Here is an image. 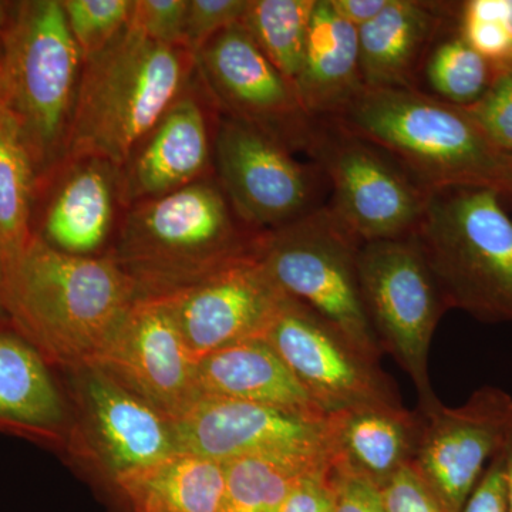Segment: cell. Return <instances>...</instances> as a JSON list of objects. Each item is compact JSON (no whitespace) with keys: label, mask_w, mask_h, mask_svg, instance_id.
<instances>
[{"label":"cell","mask_w":512,"mask_h":512,"mask_svg":"<svg viewBox=\"0 0 512 512\" xmlns=\"http://www.w3.org/2000/svg\"><path fill=\"white\" fill-rule=\"evenodd\" d=\"M113 258L64 254L33 235L5 271L3 308L45 359L92 365L143 298Z\"/></svg>","instance_id":"cell-1"},{"label":"cell","mask_w":512,"mask_h":512,"mask_svg":"<svg viewBox=\"0 0 512 512\" xmlns=\"http://www.w3.org/2000/svg\"><path fill=\"white\" fill-rule=\"evenodd\" d=\"M195 55L124 28L83 60L64 160L96 158L120 168L191 86Z\"/></svg>","instance_id":"cell-2"},{"label":"cell","mask_w":512,"mask_h":512,"mask_svg":"<svg viewBox=\"0 0 512 512\" xmlns=\"http://www.w3.org/2000/svg\"><path fill=\"white\" fill-rule=\"evenodd\" d=\"M335 120L426 190L483 187L510 194L511 154L495 146L464 107L416 87H363Z\"/></svg>","instance_id":"cell-3"},{"label":"cell","mask_w":512,"mask_h":512,"mask_svg":"<svg viewBox=\"0 0 512 512\" xmlns=\"http://www.w3.org/2000/svg\"><path fill=\"white\" fill-rule=\"evenodd\" d=\"M258 232L239 220L214 175L131 205L120 258L144 295H163L255 252Z\"/></svg>","instance_id":"cell-4"},{"label":"cell","mask_w":512,"mask_h":512,"mask_svg":"<svg viewBox=\"0 0 512 512\" xmlns=\"http://www.w3.org/2000/svg\"><path fill=\"white\" fill-rule=\"evenodd\" d=\"M501 195L483 187L430 191L413 234L447 308L487 323L512 322V221Z\"/></svg>","instance_id":"cell-5"},{"label":"cell","mask_w":512,"mask_h":512,"mask_svg":"<svg viewBox=\"0 0 512 512\" xmlns=\"http://www.w3.org/2000/svg\"><path fill=\"white\" fill-rule=\"evenodd\" d=\"M0 40L8 110L22 126L35 163L64 158L83 56L60 0L19 3Z\"/></svg>","instance_id":"cell-6"},{"label":"cell","mask_w":512,"mask_h":512,"mask_svg":"<svg viewBox=\"0 0 512 512\" xmlns=\"http://www.w3.org/2000/svg\"><path fill=\"white\" fill-rule=\"evenodd\" d=\"M360 245L329 207L261 232L256 255L289 298L318 313L363 355L379 363L380 348L360 288Z\"/></svg>","instance_id":"cell-7"},{"label":"cell","mask_w":512,"mask_h":512,"mask_svg":"<svg viewBox=\"0 0 512 512\" xmlns=\"http://www.w3.org/2000/svg\"><path fill=\"white\" fill-rule=\"evenodd\" d=\"M357 268L380 348L412 379L420 412L433 409L440 400L430 383V346L448 308L423 249L413 235L362 242Z\"/></svg>","instance_id":"cell-8"},{"label":"cell","mask_w":512,"mask_h":512,"mask_svg":"<svg viewBox=\"0 0 512 512\" xmlns=\"http://www.w3.org/2000/svg\"><path fill=\"white\" fill-rule=\"evenodd\" d=\"M309 156L332 185V205L359 241L406 238L419 227L430 191L335 119L316 120Z\"/></svg>","instance_id":"cell-9"},{"label":"cell","mask_w":512,"mask_h":512,"mask_svg":"<svg viewBox=\"0 0 512 512\" xmlns=\"http://www.w3.org/2000/svg\"><path fill=\"white\" fill-rule=\"evenodd\" d=\"M212 167L232 210L254 232L272 231L316 208L315 171L258 128L222 116Z\"/></svg>","instance_id":"cell-10"},{"label":"cell","mask_w":512,"mask_h":512,"mask_svg":"<svg viewBox=\"0 0 512 512\" xmlns=\"http://www.w3.org/2000/svg\"><path fill=\"white\" fill-rule=\"evenodd\" d=\"M325 413L402 404L379 363L328 320L286 295L262 338Z\"/></svg>","instance_id":"cell-11"},{"label":"cell","mask_w":512,"mask_h":512,"mask_svg":"<svg viewBox=\"0 0 512 512\" xmlns=\"http://www.w3.org/2000/svg\"><path fill=\"white\" fill-rule=\"evenodd\" d=\"M195 66L202 86L224 116L258 128L293 153H308L316 120L306 114L293 84L241 23L201 47L195 53Z\"/></svg>","instance_id":"cell-12"},{"label":"cell","mask_w":512,"mask_h":512,"mask_svg":"<svg viewBox=\"0 0 512 512\" xmlns=\"http://www.w3.org/2000/svg\"><path fill=\"white\" fill-rule=\"evenodd\" d=\"M157 296L198 360L235 343L262 338L286 293L255 251Z\"/></svg>","instance_id":"cell-13"},{"label":"cell","mask_w":512,"mask_h":512,"mask_svg":"<svg viewBox=\"0 0 512 512\" xmlns=\"http://www.w3.org/2000/svg\"><path fill=\"white\" fill-rule=\"evenodd\" d=\"M417 412L421 433L412 466L448 511L461 512L485 468L503 450L512 424V397L483 387L456 409L440 402Z\"/></svg>","instance_id":"cell-14"},{"label":"cell","mask_w":512,"mask_h":512,"mask_svg":"<svg viewBox=\"0 0 512 512\" xmlns=\"http://www.w3.org/2000/svg\"><path fill=\"white\" fill-rule=\"evenodd\" d=\"M89 367L106 373L170 419L198 399L197 359L161 296L138 299Z\"/></svg>","instance_id":"cell-15"},{"label":"cell","mask_w":512,"mask_h":512,"mask_svg":"<svg viewBox=\"0 0 512 512\" xmlns=\"http://www.w3.org/2000/svg\"><path fill=\"white\" fill-rule=\"evenodd\" d=\"M326 419L265 404L200 397L170 420L177 453L225 464L259 454L329 456Z\"/></svg>","instance_id":"cell-16"},{"label":"cell","mask_w":512,"mask_h":512,"mask_svg":"<svg viewBox=\"0 0 512 512\" xmlns=\"http://www.w3.org/2000/svg\"><path fill=\"white\" fill-rule=\"evenodd\" d=\"M210 131L204 103L190 86L120 168L121 202L161 197L214 174Z\"/></svg>","instance_id":"cell-17"},{"label":"cell","mask_w":512,"mask_h":512,"mask_svg":"<svg viewBox=\"0 0 512 512\" xmlns=\"http://www.w3.org/2000/svg\"><path fill=\"white\" fill-rule=\"evenodd\" d=\"M326 429L332 467L380 488L412 464L421 416L403 404H370L328 414Z\"/></svg>","instance_id":"cell-18"},{"label":"cell","mask_w":512,"mask_h":512,"mask_svg":"<svg viewBox=\"0 0 512 512\" xmlns=\"http://www.w3.org/2000/svg\"><path fill=\"white\" fill-rule=\"evenodd\" d=\"M84 396L113 478L177 453L170 417L94 367Z\"/></svg>","instance_id":"cell-19"},{"label":"cell","mask_w":512,"mask_h":512,"mask_svg":"<svg viewBox=\"0 0 512 512\" xmlns=\"http://www.w3.org/2000/svg\"><path fill=\"white\" fill-rule=\"evenodd\" d=\"M450 3L390 0L359 32L360 73L367 89L416 87L414 77L453 18Z\"/></svg>","instance_id":"cell-20"},{"label":"cell","mask_w":512,"mask_h":512,"mask_svg":"<svg viewBox=\"0 0 512 512\" xmlns=\"http://www.w3.org/2000/svg\"><path fill=\"white\" fill-rule=\"evenodd\" d=\"M198 399L238 400L326 419L315 403L264 339L235 343L197 360Z\"/></svg>","instance_id":"cell-21"},{"label":"cell","mask_w":512,"mask_h":512,"mask_svg":"<svg viewBox=\"0 0 512 512\" xmlns=\"http://www.w3.org/2000/svg\"><path fill=\"white\" fill-rule=\"evenodd\" d=\"M296 94L313 120L336 119L362 92L359 32L340 18L330 0H316Z\"/></svg>","instance_id":"cell-22"},{"label":"cell","mask_w":512,"mask_h":512,"mask_svg":"<svg viewBox=\"0 0 512 512\" xmlns=\"http://www.w3.org/2000/svg\"><path fill=\"white\" fill-rule=\"evenodd\" d=\"M50 202L43 241L64 254L90 256L103 247L121 201L119 168L107 161H72Z\"/></svg>","instance_id":"cell-23"},{"label":"cell","mask_w":512,"mask_h":512,"mask_svg":"<svg viewBox=\"0 0 512 512\" xmlns=\"http://www.w3.org/2000/svg\"><path fill=\"white\" fill-rule=\"evenodd\" d=\"M131 512H224L225 467L175 453L114 478Z\"/></svg>","instance_id":"cell-24"},{"label":"cell","mask_w":512,"mask_h":512,"mask_svg":"<svg viewBox=\"0 0 512 512\" xmlns=\"http://www.w3.org/2000/svg\"><path fill=\"white\" fill-rule=\"evenodd\" d=\"M63 417L62 399L45 357L19 333L0 330V424L47 433Z\"/></svg>","instance_id":"cell-25"},{"label":"cell","mask_w":512,"mask_h":512,"mask_svg":"<svg viewBox=\"0 0 512 512\" xmlns=\"http://www.w3.org/2000/svg\"><path fill=\"white\" fill-rule=\"evenodd\" d=\"M35 158L18 119L0 114V259L10 268L28 248Z\"/></svg>","instance_id":"cell-26"},{"label":"cell","mask_w":512,"mask_h":512,"mask_svg":"<svg viewBox=\"0 0 512 512\" xmlns=\"http://www.w3.org/2000/svg\"><path fill=\"white\" fill-rule=\"evenodd\" d=\"M329 464L328 454H259L228 461L224 512H278L303 474Z\"/></svg>","instance_id":"cell-27"},{"label":"cell","mask_w":512,"mask_h":512,"mask_svg":"<svg viewBox=\"0 0 512 512\" xmlns=\"http://www.w3.org/2000/svg\"><path fill=\"white\" fill-rule=\"evenodd\" d=\"M316 0H248L241 25L292 84L301 72Z\"/></svg>","instance_id":"cell-28"},{"label":"cell","mask_w":512,"mask_h":512,"mask_svg":"<svg viewBox=\"0 0 512 512\" xmlns=\"http://www.w3.org/2000/svg\"><path fill=\"white\" fill-rule=\"evenodd\" d=\"M497 66L476 52L463 36L441 40L426 59V77L441 100L458 107L476 103L493 82Z\"/></svg>","instance_id":"cell-29"},{"label":"cell","mask_w":512,"mask_h":512,"mask_svg":"<svg viewBox=\"0 0 512 512\" xmlns=\"http://www.w3.org/2000/svg\"><path fill=\"white\" fill-rule=\"evenodd\" d=\"M60 5L84 60L126 28L133 0H60Z\"/></svg>","instance_id":"cell-30"},{"label":"cell","mask_w":512,"mask_h":512,"mask_svg":"<svg viewBox=\"0 0 512 512\" xmlns=\"http://www.w3.org/2000/svg\"><path fill=\"white\" fill-rule=\"evenodd\" d=\"M460 35L491 63L512 59L508 0H470L461 6Z\"/></svg>","instance_id":"cell-31"},{"label":"cell","mask_w":512,"mask_h":512,"mask_svg":"<svg viewBox=\"0 0 512 512\" xmlns=\"http://www.w3.org/2000/svg\"><path fill=\"white\" fill-rule=\"evenodd\" d=\"M495 66L497 72L487 92L464 109L495 146L512 156V69L508 64Z\"/></svg>","instance_id":"cell-32"},{"label":"cell","mask_w":512,"mask_h":512,"mask_svg":"<svg viewBox=\"0 0 512 512\" xmlns=\"http://www.w3.org/2000/svg\"><path fill=\"white\" fill-rule=\"evenodd\" d=\"M187 6L188 0H133L127 26L153 42L184 46Z\"/></svg>","instance_id":"cell-33"},{"label":"cell","mask_w":512,"mask_h":512,"mask_svg":"<svg viewBox=\"0 0 512 512\" xmlns=\"http://www.w3.org/2000/svg\"><path fill=\"white\" fill-rule=\"evenodd\" d=\"M247 6L248 0H188L184 46L195 55L212 37L241 23Z\"/></svg>","instance_id":"cell-34"},{"label":"cell","mask_w":512,"mask_h":512,"mask_svg":"<svg viewBox=\"0 0 512 512\" xmlns=\"http://www.w3.org/2000/svg\"><path fill=\"white\" fill-rule=\"evenodd\" d=\"M380 493L387 512H450L412 464L394 474Z\"/></svg>","instance_id":"cell-35"},{"label":"cell","mask_w":512,"mask_h":512,"mask_svg":"<svg viewBox=\"0 0 512 512\" xmlns=\"http://www.w3.org/2000/svg\"><path fill=\"white\" fill-rule=\"evenodd\" d=\"M336 487L332 464L303 474L278 512H335Z\"/></svg>","instance_id":"cell-36"},{"label":"cell","mask_w":512,"mask_h":512,"mask_svg":"<svg viewBox=\"0 0 512 512\" xmlns=\"http://www.w3.org/2000/svg\"><path fill=\"white\" fill-rule=\"evenodd\" d=\"M461 512H510L508 511L507 478L503 453L490 461L474 490L468 495Z\"/></svg>","instance_id":"cell-37"},{"label":"cell","mask_w":512,"mask_h":512,"mask_svg":"<svg viewBox=\"0 0 512 512\" xmlns=\"http://www.w3.org/2000/svg\"><path fill=\"white\" fill-rule=\"evenodd\" d=\"M336 487L335 512H387L382 493L375 484L332 467Z\"/></svg>","instance_id":"cell-38"},{"label":"cell","mask_w":512,"mask_h":512,"mask_svg":"<svg viewBox=\"0 0 512 512\" xmlns=\"http://www.w3.org/2000/svg\"><path fill=\"white\" fill-rule=\"evenodd\" d=\"M390 0H330L340 18L359 29L380 15Z\"/></svg>","instance_id":"cell-39"},{"label":"cell","mask_w":512,"mask_h":512,"mask_svg":"<svg viewBox=\"0 0 512 512\" xmlns=\"http://www.w3.org/2000/svg\"><path fill=\"white\" fill-rule=\"evenodd\" d=\"M505 478H507L508 491V511L512 512V424L508 430L507 440H505L503 450Z\"/></svg>","instance_id":"cell-40"},{"label":"cell","mask_w":512,"mask_h":512,"mask_svg":"<svg viewBox=\"0 0 512 512\" xmlns=\"http://www.w3.org/2000/svg\"><path fill=\"white\" fill-rule=\"evenodd\" d=\"M8 107V92H6L5 70H3L2 47H0V114Z\"/></svg>","instance_id":"cell-41"},{"label":"cell","mask_w":512,"mask_h":512,"mask_svg":"<svg viewBox=\"0 0 512 512\" xmlns=\"http://www.w3.org/2000/svg\"><path fill=\"white\" fill-rule=\"evenodd\" d=\"M6 22H8V5L5 2H0V33L5 28Z\"/></svg>","instance_id":"cell-42"},{"label":"cell","mask_w":512,"mask_h":512,"mask_svg":"<svg viewBox=\"0 0 512 512\" xmlns=\"http://www.w3.org/2000/svg\"><path fill=\"white\" fill-rule=\"evenodd\" d=\"M3 284H5V268H3V262L0 259V311H5V308H3Z\"/></svg>","instance_id":"cell-43"},{"label":"cell","mask_w":512,"mask_h":512,"mask_svg":"<svg viewBox=\"0 0 512 512\" xmlns=\"http://www.w3.org/2000/svg\"><path fill=\"white\" fill-rule=\"evenodd\" d=\"M508 26L512 33V0H508Z\"/></svg>","instance_id":"cell-44"},{"label":"cell","mask_w":512,"mask_h":512,"mask_svg":"<svg viewBox=\"0 0 512 512\" xmlns=\"http://www.w3.org/2000/svg\"><path fill=\"white\" fill-rule=\"evenodd\" d=\"M503 64H508V66H510V67H511V69H512V59L510 60V62H508V63H503Z\"/></svg>","instance_id":"cell-45"},{"label":"cell","mask_w":512,"mask_h":512,"mask_svg":"<svg viewBox=\"0 0 512 512\" xmlns=\"http://www.w3.org/2000/svg\"><path fill=\"white\" fill-rule=\"evenodd\" d=\"M510 195H512V185H511Z\"/></svg>","instance_id":"cell-46"}]
</instances>
